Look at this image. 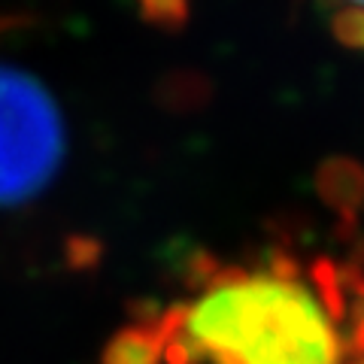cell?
I'll return each instance as SVG.
<instances>
[{"mask_svg": "<svg viewBox=\"0 0 364 364\" xmlns=\"http://www.w3.org/2000/svg\"><path fill=\"white\" fill-rule=\"evenodd\" d=\"M140 16L161 31H182L188 25L191 0H136Z\"/></svg>", "mask_w": 364, "mask_h": 364, "instance_id": "obj_5", "label": "cell"}, {"mask_svg": "<svg viewBox=\"0 0 364 364\" xmlns=\"http://www.w3.org/2000/svg\"><path fill=\"white\" fill-rule=\"evenodd\" d=\"M198 298L158 313L164 364H340L343 328L294 255L264 267L198 255Z\"/></svg>", "mask_w": 364, "mask_h": 364, "instance_id": "obj_1", "label": "cell"}, {"mask_svg": "<svg viewBox=\"0 0 364 364\" xmlns=\"http://www.w3.org/2000/svg\"><path fill=\"white\" fill-rule=\"evenodd\" d=\"M340 364H364V291L352 298L343 318V361Z\"/></svg>", "mask_w": 364, "mask_h": 364, "instance_id": "obj_6", "label": "cell"}, {"mask_svg": "<svg viewBox=\"0 0 364 364\" xmlns=\"http://www.w3.org/2000/svg\"><path fill=\"white\" fill-rule=\"evenodd\" d=\"M346 4H352V6H364V0H346Z\"/></svg>", "mask_w": 364, "mask_h": 364, "instance_id": "obj_8", "label": "cell"}, {"mask_svg": "<svg viewBox=\"0 0 364 364\" xmlns=\"http://www.w3.org/2000/svg\"><path fill=\"white\" fill-rule=\"evenodd\" d=\"M316 191L325 207L352 228L364 210V164L349 155L328 158L316 170Z\"/></svg>", "mask_w": 364, "mask_h": 364, "instance_id": "obj_3", "label": "cell"}, {"mask_svg": "<svg viewBox=\"0 0 364 364\" xmlns=\"http://www.w3.org/2000/svg\"><path fill=\"white\" fill-rule=\"evenodd\" d=\"M331 33L337 37L340 46L364 52V6L346 4L343 9H337L331 18Z\"/></svg>", "mask_w": 364, "mask_h": 364, "instance_id": "obj_7", "label": "cell"}, {"mask_svg": "<svg viewBox=\"0 0 364 364\" xmlns=\"http://www.w3.org/2000/svg\"><path fill=\"white\" fill-rule=\"evenodd\" d=\"M67 134L37 76L0 61V203L37 198L58 173Z\"/></svg>", "mask_w": 364, "mask_h": 364, "instance_id": "obj_2", "label": "cell"}, {"mask_svg": "<svg viewBox=\"0 0 364 364\" xmlns=\"http://www.w3.org/2000/svg\"><path fill=\"white\" fill-rule=\"evenodd\" d=\"M100 364H164V331L158 313L119 328L100 352Z\"/></svg>", "mask_w": 364, "mask_h": 364, "instance_id": "obj_4", "label": "cell"}]
</instances>
